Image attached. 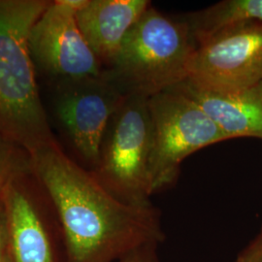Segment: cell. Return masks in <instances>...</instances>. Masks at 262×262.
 I'll list each match as a JSON object with an SVG mask.
<instances>
[{"mask_svg": "<svg viewBox=\"0 0 262 262\" xmlns=\"http://www.w3.org/2000/svg\"><path fill=\"white\" fill-rule=\"evenodd\" d=\"M31 156L32 172L55 207L66 237L68 262H114L164 233L152 204L119 200L58 141Z\"/></svg>", "mask_w": 262, "mask_h": 262, "instance_id": "1", "label": "cell"}, {"mask_svg": "<svg viewBox=\"0 0 262 262\" xmlns=\"http://www.w3.org/2000/svg\"><path fill=\"white\" fill-rule=\"evenodd\" d=\"M50 0H0V132L30 155L56 142L28 50Z\"/></svg>", "mask_w": 262, "mask_h": 262, "instance_id": "2", "label": "cell"}, {"mask_svg": "<svg viewBox=\"0 0 262 262\" xmlns=\"http://www.w3.org/2000/svg\"><path fill=\"white\" fill-rule=\"evenodd\" d=\"M195 48L183 19L169 17L150 5L103 73L124 95L150 98L187 79Z\"/></svg>", "mask_w": 262, "mask_h": 262, "instance_id": "3", "label": "cell"}, {"mask_svg": "<svg viewBox=\"0 0 262 262\" xmlns=\"http://www.w3.org/2000/svg\"><path fill=\"white\" fill-rule=\"evenodd\" d=\"M148 99L124 95L104 131L91 172L111 194L133 206L150 205L151 121Z\"/></svg>", "mask_w": 262, "mask_h": 262, "instance_id": "4", "label": "cell"}, {"mask_svg": "<svg viewBox=\"0 0 262 262\" xmlns=\"http://www.w3.org/2000/svg\"><path fill=\"white\" fill-rule=\"evenodd\" d=\"M148 105L152 138L150 187L155 194L177 182L188 156L228 138L193 100L176 90L151 96Z\"/></svg>", "mask_w": 262, "mask_h": 262, "instance_id": "5", "label": "cell"}, {"mask_svg": "<svg viewBox=\"0 0 262 262\" xmlns=\"http://www.w3.org/2000/svg\"><path fill=\"white\" fill-rule=\"evenodd\" d=\"M44 105L50 126L56 131L78 159L95 167L104 131L124 94L104 73L48 84Z\"/></svg>", "mask_w": 262, "mask_h": 262, "instance_id": "6", "label": "cell"}, {"mask_svg": "<svg viewBox=\"0 0 262 262\" xmlns=\"http://www.w3.org/2000/svg\"><path fill=\"white\" fill-rule=\"evenodd\" d=\"M38 83L54 84L102 75L103 66L78 27L75 10L63 0L51 1L28 36Z\"/></svg>", "mask_w": 262, "mask_h": 262, "instance_id": "7", "label": "cell"}, {"mask_svg": "<svg viewBox=\"0 0 262 262\" xmlns=\"http://www.w3.org/2000/svg\"><path fill=\"white\" fill-rule=\"evenodd\" d=\"M187 79L215 90L262 83V24L230 28L195 48Z\"/></svg>", "mask_w": 262, "mask_h": 262, "instance_id": "8", "label": "cell"}, {"mask_svg": "<svg viewBox=\"0 0 262 262\" xmlns=\"http://www.w3.org/2000/svg\"><path fill=\"white\" fill-rule=\"evenodd\" d=\"M172 89L193 100L228 140L262 139V83L243 90H215L186 79Z\"/></svg>", "mask_w": 262, "mask_h": 262, "instance_id": "9", "label": "cell"}, {"mask_svg": "<svg viewBox=\"0 0 262 262\" xmlns=\"http://www.w3.org/2000/svg\"><path fill=\"white\" fill-rule=\"evenodd\" d=\"M148 0H86L76 11L84 40L104 68L117 56L131 28L150 7Z\"/></svg>", "mask_w": 262, "mask_h": 262, "instance_id": "10", "label": "cell"}, {"mask_svg": "<svg viewBox=\"0 0 262 262\" xmlns=\"http://www.w3.org/2000/svg\"><path fill=\"white\" fill-rule=\"evenodd\" d=\"M28 173L10 181L2 194L9 226L10 252L14 262H53L40 210L26 186Z\"/></svg>", "mask_w": 262, "mask_h": 262, "instance_id": "11", "label": "cell"}, {"mask_svg": "<svg viewBox=\"0 0 262 262\" xmlns=\"http://www.w3.org/2000/svg\"><path fill=\"white\" fill-rule=\"evenodd\" d=\"M182 19L197 47L227 29L262 24V0H225Z\"/></svg>", "mask_w": 262, "mask_h": 262, "instance_id": "12", "label": "cell"}, {"mask_svg": "<svg viewBox=\"0 0 262 262\" xmlns=\"http://www.w3.org/2000/svg\"><path fill=\"white\" fill-rule=\"evenodd\" d=\"M31 170L30 154L0 132V199L10 181Z\"/></svg>", "mask_w": 262, "mask_h": 262, "instance_id": "13", "label": "cell"}, {"mask_svg": "<svg viewBox=\"0 0 262 262\" xmlns=\"http://www.w3.org/2000/svg\"><path fill=\"white\" fill-rule=\"evenodd\" d=\"M159 243L144 245L128 253L118 262H160Z\"/></svg>", "mask_w": 262, "mask_h": 262, "instance_id": "14", "label": "cell"}, {"mask_svg": "<svg viewBox=\"0 0 262 262\" xmlns=\"http://www.w3.org/2000/svg\"><path fill=\"white\" fill-rule=\"evenodd\" d=\"M235 262H262V227L257 236L239 253Z\"/></svg>", "mask_w": 262, "mask_h": 262, "instance_id": "15", "label": "cell"}, {"mask_svg": "<svg viewBox=\"0 0 262 262\" xmlns=\"http://www.w3.org/2000/svg\"><path fill=\"white\" fill-rule=\"evenodd\" d=\"M10 239L8 220L2 198L0 199V262L9 253Z\"/></svg>", "mask_w": 262, "mask_h": 262, "instance_id": "16", "label": "cell"}, {"mask_svg": "<svg viewBox=\"0 0 262 262\" xmlns=\"http://www.w3.org/2000/svg\"><path fill=\"white\" fill-rule=\"evenodd\" d=\"M1 262H14L13 261V258H12V255H11V252L3 258V260Z\"/></svg>", "mask_w": 262, "mask_h": 262, "instance_id": "17", "label": "cell"}]
</instances>
